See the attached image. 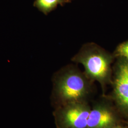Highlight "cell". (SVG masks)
I'll return each instance as SVG.
<instances>
[{
    "label": "cell",
    "instance_id": "1",
    "mask_svg": "<svg viewBox=\"0 0 128 128\" xmlns=\"http://www.w3.org/2000/svg\"><path fill=\"white\" fill-rule=\"evenodd\" d=\"M86 84L82 76L75 73L67 74L61 79L58 86L60 97L64 101L74 103L86 94Z\"/></svg>",
    "mask_w": 128,
    "mask_h": 128
},
{
    "label": "cell",
    "instance_id": "2",
    "mask_svg": "<svg viewBox=\"0 0 128 128\" xmlns=\"http://www.w3.org/2000/svg\"><path fill=\"white\" fill-rule=\"evenodd\" d=\"M86 71L91 78L103 81L107 76L110 69V59L99 52H92L79 58Z\"/></svg>",
    "mask_w": 128,
    "mask_h": 128
},
{
    "label": "cell",
    "instance_id": "3",
    "mask_svg": "<svg viewBox=\"0 0 128 128\" xmlns=\"http://www.w3.org/2000/svg\"><path fill=\"white\" fill-rule=\"evenodd\" d=\"M66 108L62 112L61 122L66 128H86L90 110L86 106L76 104Z\"/></svg>",
    "mask_w": 128,
    "mask_h": 128
},
{
    "label": "cell",
    "instance_id": "4",
    "mask_svg": "<svg viewBox=\"0 0 128 128\" xmlns=\"http://www.w3.org/2000/svg\"><path fill=\"white\" fill-rule=\"evenodd\" d=\"M112 112L107 108L98 107L90 110L87 120V128H112L114 123Z\"/></svg>",
    "mask_w": 128,
    "mask_h": 128
},
{
    "label": "cell",
    "instance_id": "5",
    "mask_svg": "<svg viewBox=\"0 0 128 128\" xmlns=\"http://www.w3.org/2000/svg\"><path fill=\"white\" fill-rule=\"evenodd\" d=\"M115 92L120 104L128 109V83L119 72L115 81Z\"/></svg>",
    "mask_w": 128,
    "mask_h": 128
},
{
    "label": "cell",
    "instance_id": "6",
    "mask_svg": "<svg viewBox=\"0 0 128 128\" xmlns=\"http://www.w3.org/2000/svg\"><path fill=\"white\" fill-rule=\"evenodd\" d=\"M61 0H37V7L44 12H48L60 3Z\"/></svg>",
    "mask_w": 128,
    "mask_h": 128
},
{
    "label": "cell",
    "instance_id": "7",
    "mask_svg": "<svg viewBox=\"0 0 128 128\" xmlns=\"http://www.w3.org/2000/svg\"><path fill=\"white\" fill-rule=\"evenodd\" d=\"M118 52L119 54L128 60V42L122 44L118 48Z\"/></svg>",
    "mask_w": 128,
    "mask_h": 128
},
{
    "label": "cell",
    "instance_id": "8",
    "mask_svg": "<svg viewBox=\"0 0 128 128\" xmlns=\"http://www.w3.org/2000/svg\"><path fill=\"white\" fill-rule=\"evenodd\" d=\"M119 72L125 78L128 83V64H123L120 66Z\"/></svg>",
    "mask_w": 128,
    "mask_h": 128
},
{
    "label": "cell",
    "instance_id": "9",
    "mask_svg": "<svg viewBox=\"0 0 128 128\" xmlns=\"http://www.w3.org/2000/svg\"><path fill=\"white\" fill-rule=\"evenodd\" d=\"M112 128H122L120 127H112Z\"/></svg>",
    "mask_w": 128,
    "mask_h": 128
},
{
    "label": "cell",
    "instance_id": "10",
    "mask_svg": "<svg viewBox=\"0 0 128 128\" xmlns=\"http://www.w3.org/2000/svg\"></svg>",
    "mask_w": 128,
    "mask_h": 128
}]
</instances>
